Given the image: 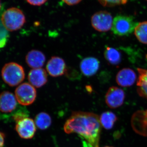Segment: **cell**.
Returning a JSON list of instances; mask_svg holds the SVG:
<instances>
[{"mask_svg": "<svg viewBox=\"0 0 147 147\" xmlns=\"http://www.w3.org/2000/svg\"><path fill=\"white\" fill-rule=\"evenodd\" d=\"M101 126L100 117L90 112L75 111L64 125L66 134L76 133L93 147H99Z\"/></svg>", "mask_w": 147, "mask_h": 147, "instance_id": "1", "label": "cell"}, {"mask_svg": "<svg viewBox=\"0 0 147 147\" xmlns=\"http://www.w3.org/2000/svg\"><path fill=\"white\" fill-rule=\"evenodd\" d=\"M1 20L4 28L11 32L21 29L26 22L23 11L16 7H11L6 10L2 15Z\"/></svg>", "mask_w": 147, "mask_h": 147, "instance_id": "2", "label": "cell"}, {"mask_svg": "<svg viewBox=\"0 0 147 147\" xmlns=\"http://www.w3.org/2000/svg\"><path fill=\"white\" fill-rule=\"evenodd\" d=\"M3 80L10 86H15L21 84L25 77L23 67L16 63L6 64L2 69Z\"/></svg>", "mask_w": 147, "mask_h": 147, "instance_id": "3", "label": "cell"}, {"mask_svg": "<svg viewBox=\"0 0 147 147\" xmlns=\"http://www.w3.org/2000/svg\"><path fill=\"white\" fill-rule=\"evenodd\" d=\"M138 23L132 16L117 15L113 20L112 30L119 36H127L134 30Z\"/></svg>", "mask_w": 147, "mask_h": 147, "instance_id": "4", "label": "cell"}, {"mask_svg": "<svg viewBox=\"0 0 147 147\" xmlns=\"http://www.w3.org/2000/svg\"><path fill=\"white\" fill-rule=\"evenodd\" d=\"M16 100L21 105H31L36 100L37 96L36 90L31 84L25 83L21 84L15 91Z\"/></svg>", "mask_w": 147, "mask_h": 147, "instance_id": "5", "label": "cell"}, {"mask_svg": "<svg viewBox=\"0 0 147 147\" xmlns=\"http://www.w3.org/2000/svg\"><path fill=\"white\" fill-rule=\"evenodd\" d=\"M92 26L97 31L106 32L112 29L113 18L111 13L106 11L94 13L91 17Z\"/></svg>", "mask_w": 147, "mask_h": 147, "instance_id": "6", "label": "cell"}, {"mask_svg": "<svg viewBox=\"0 0 147 147\" xmlns=\"http://www.w3.org/2000/svg\"><path fill=\"white\" fill-rule=\"evenodd\" d=\"M125 93L123 90L116 86L110 87L105 96V101L111 109H116L123 104Z\"/></svg>", "mask_w": 147, "mask_h": 147, "instance_id": "7", "label": "cell"}, {"mask_svg": "<svg viewBox=\"0 0 147 147\" xmlns=\"http://www.w3.org/2000/svg\"><path fill=\"white\" fill-rule=\"evenodd\" d=\"M16 130L21 138L24 139H30L34 137L36 127L32 119L26 117L16 122Z\"/></svg>", "mask_w": 147, "mask_h": 147, "instance_id": "8", "label": "cell"}, {"mask_svg": "<svg viewBox=\"0 0 147 147\" xmlns=\"http://www.w3.org/2000/svg\"><path fill=\"white\" fill-rule=\"evenodd\" d=\"M46 69L50 76L58 77L63 75L66 72V65L64 60L61 58L53 57L47 62Z\"/></svg>", "mask_w": 147, "mask_h": 147, "instance_id": "9", "label": "cell"}, {"mask_svg": "<svg viewBox=\"0 0 147 147\" xmlns=\"http://www.w3.org/2000/svg\"><path fill=\"white\" fill-rule=\"evenodd\" d=\"M137 79V74L133 69L125 68L121 69L117 74L116 81L120 86L127 87L132 86Z\"/></svg>", "mask_w": 147, "mask_h": 147, "instance_id": "10", "label": "cell"}, {"mask_svg": "<svg viewBox=\"0 0 147 147\" xmlns=\"http://www.w3.org/2000/svg\"><path fill=\"white\" fill-rule=\"evenodd\" d=\"M15 96L8 91L3 92L0 94V111L9 113L12 112L17 106Z\"/></svg>", "mask_w": 147, "mask_h": 147, "instance_id": "11", "label": "cell"}, {"mask_svg": "<svg viewBox=\"0 0 147 147\" xmlns=\"http://www.w3.org/2000/svg\"><path fill=\"white\" fill-rule=\"evenodd\" d=\"M100 62L96 58L89 57L82 60L80 68L83 74L86 76L95 75L99 69Z\"/></svg>", "mask_w": 147, "mask_h": 147, "instance_id": "12", "label": "cell"}, {"mask_svg": "<svg viewBox=\"0 0 147 147\" xmlns=\"http://www.w3.org/2000/svg\"><path fill=\"white\" fill-rule=\"evenodd\" d=\"M28 79L32 86L37 88H40L47 83V73L43 69H33L29 72Z\"/></svg>", "mask_w": 147, "mask_h": 147, "instance_id": "13", "label": "cell"}, {"mask_svg": "<svg viewBox=\"0 0 147 147\" xmlns=\"http://www.w3.org/2000/svg\"><path fill=\"white\" fill-rule=\"evenodd\" d=\"M45 55L39 50H32L26 56V62L30 67L32 68H40L45 64Z\"/></svg>", "mask_w": 147, "mask_h": 147, "instance_id": "14", "label": "cell"}, {"mask_svg": "<svg viewBox=\"0 0 147 147\" xmlns=\"http://www.w3.org/2000/svg\"><path fill=\"white\" fill-rule=\"evenodd\" d=\"M138 77L137 80V91L141 97L147 99V69L137 68Z\"/></svg>", "mask_w": 147, "mask_h": 147, "instance_id": "15", "label": "cell"}, {"mask_svg": "<svg viewBox=\"0 0 147 147\" xmlns=\"http://www.w3.org/2000/svg\"><path fill=\"white\" fill-rule=\"evenodd\" d=\"M104 57L108 62L112 65H118L121 60V53L115 48L109 46L105 48Z\"/></svg>", "mask_w": 147, "mask_h": 147, "instance_id": "16", "label": "cell"}, {"mask_svg": "<svg viewBox=\"0 0 147 147\" xmlns=\"http://www.w3.org/2000/svg\"><path fill=\"white\" fill-rule=\"evenodd\" d=\"M117 120L115 114L110 111H106L102 113L100 117L101 126L106 129H111Z\"/></svg>", "mask_w": 147, "mask_h": 147, "instance_id": "17", "label": "cell"}, {"mask_svg": "<svg viewBox=\"0 0 147 147\" xmlns=\"http://www.w3.org/2000/svg\"><path fill=\"white\" fill-rule=\"evenodd\" d=\"M34 122L37 127L41 130H45L51 125L52 119L48 114L42 112L37 115Z\"/></svg>", "mask_w": 147, "mask_h": 147, "instance_id": "18", "label": "cell"}, {"mask_svg": "<svg viewBox=\"0 0 147 147\" xmlns=\"http://www.w3.org/2000/svg\"><path fill=\"white\" fill-rule=\"evenodd\" d=\"M134 33L139 42L147 44V21L138 23L134 29Z\"/></svg>", "mask_w": 147, "mask_h": 147, "instance_id": "19", "label": "cell"}, {"mask_svg": "<svg viewBox=\"0 0 147 147\" xmlns=\"http://www.w3.org/2000/svg\"><path fill=\"white\" fill-rule=\"evenodd\" d=\"M100 4L104 7H113L126 4L128 0H98Z\"/></svg>", "mask_w": 147, "mask_h": 147, "instance_id": "20", "label": "cell"}, {"mask_svg": "<svg viewBox=\"0 0 147 147\" xmlns=\"http://www.w3.org/2000/svg\"><path fill=\"white\" fill-rule=\"evenodd\" d=\"M31 5L40 6L44 4L47 0H26Z\"/></svg>", "mask_w": 147, "mask_h": 147, "instance_id": "21", "label": "cell"}, {"mask_svg": "<svg viewBox=\"0 0 147 147\" xmlns=\"http://www.w3.org/2000/svg\"><path fill=\"white\" fill-rule=\"evenodd\" d=\"M63 1L68 5H74L78 4L82 1V0H62Z\"/></svg>", "mask_w": 147, "mask_h": 147, "instance_id": "22", "label": "cell"}, {"mask_svg": "<svg viewBox=\"0 0 147 147\" xmlns=\"http://www.w3.org/2000/svg\"><path fill=\"white\" fill-rule=\"evenodd\" d=\"M5 141V135L0 131V147H3Z\"/></svg>", "mask_w": 147, "mask_h": 147, "instance_id": "23", "label": "cell"}, {"mask_svg": "<svg viewBox=\"0 0 147 147\" xmlns=\"http://www.w3.org/2000/svg\"><path fill=\"white\" fill-rule=\"evenodd\" d=\"M83 147H93L89 143H88L86 141L83 142Z\"/></svg>", "mask_w": 147, "mask_h": 147, "instance_id": "24", "label": "cell"}, {"mask_svg": "<svg viewBox=\"0 0 147 147\" xmlns=\"http://www.w3.org/2000/svg\"><path fill=\"white\" fill-rule=\"evenodd\" d=\"M103 147H113L110 146H105Z\"/></svg>", "mask_w": 147, "mask_h": 147, "instance_id": "25", "label": "cell"}, {"mask_svg": "<svg viewBox=\"0 0 147 147\" xmlns=\"http://www.w3.org/2000/svg\"><path fill=\"white\" fill-rule=\"evenodd\" d=\"M1 2H0V9H1Z\"/></svg>", "mask_w": 147, "mask_h": 147, "instance_id": "26", "label": "cell"}, {"mask_svg": "<svg viewBox=\"0 0 147 147\" xmlns=\"http://www.w3.org/2000/svg\"><path fill=\"white\" fill-rule=\"evenodd\" d=\"M146 1H147V0H146Z\"/></svg>", "mask_w": 147, "mask_h": 147, "instance_id": "27", "label": "cell"}]
</instances>
